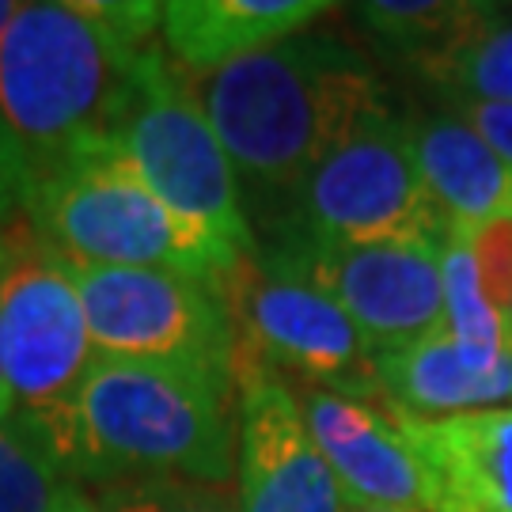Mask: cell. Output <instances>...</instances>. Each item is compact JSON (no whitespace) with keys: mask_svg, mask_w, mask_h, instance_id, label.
I'll use <instances>...</instances> for the list:
<instances>
[{"mask_svg":"<svg viewBox=\"0 0 512 512\" xmlns=\"http://www.w3.org/2000/svg\"><path fill=\"white\" fill-rule=\"evenodd\" d=\"M194 84L255 232L365 118L391 110L372 61L327 27H308Z\"/></svg>","mask_w":512,"mask_h":512,"instance_id":"1","label":"cell"},{"mask_svg":"<svg viewBox=\"0 0 512 512\" xmlns=\"http://www.w3.org/2000/svg\"><path fill=\"white\" fill-rule=\"evenodd\" d=\"M164 27L156 0L23 4L0 38V110L35 179L110 148L133 69Z\"/></svg>","mask_w":512,"mask_h":512,"instance_id":"2","label":"cell"},{"mask_svg":"<svg viewBox=\"0 0 512 512\" xmlns=\"http://www.w3.org/2000/svg\"><path fill=\"white\" fill-rule=\"evenodd\" d=\"M80 490L118 478H186L228 490L239 459V387L167 365L95 357L50 433Z\"/></svg>","mask_w":512,"mask_h":512,"instance_id":"3","label":"cell"},{"mask_svg":"<svg viewBox=\"0 0 512 512\" xmlns=\"http://www.w3.org/2000/svg\"><path fill=\"white\" fill-rule=\"evenodd\" d=\"M23 213L69 266L171 270L220 285L243 262L186 224L114 145L35 179Z\"/></svg>","mask_w":512,"mask_h":512,"instance_id":"4","label":"cell"},{"mask_svg":"<svg viewBox=\"0 0 512 512\" xmlns=\"http://www.w3.org/2000/svg\"><path fill=\"white\" fill-rule=\"evenodd\" d=\"M110 145L202 236L217 239L236 258L258 255L243 186L205 114L198 84L160 42L148 46L133 69Z\"/></svg>","mask_w":512,"mask_h":512,"instance_id":"5","label":"cell"},{"mask_svg":"<svg viewBox=\"0 0 512 512\" xmlns=\"http://www.w3.org/2000/svg\"><path fill=\"white\" fill-rule=\"evenodd\" d=\"M0 361L16 414L50 437L95 365L84 300L65 258L27 213L0 220Z\"/></svg>","mask_w":512,"mask_h":512,"instance_id":"6","label":"cell"},{"mask_svg":"<svg viewBox=\"0 0 512 512\" xmlns=\"http://www.w3.org/2000/svg\"><path fill=\"white\" fill-rule=\"evenodd\" d=\"M296 232L327 243H444L448 220L421 183L406 118H365L255 236Z\"/></svg>","mask_w":512,"mask_h":512,"instance_id":"7","label":"cell"},{"mask_svg":"<svg viewBox=\"0 0 512 512\" xmlns=\"http://www.w3.org/2000/svg\"><path fill=\"white\" fill-rule=\"evenodd\" d=\"M95 357L202 372L239 387L243 346L213 281L171 270L73 266Z\"/></svg>","mask_w":512,"mask_h":512,"instance_id":"8","label":"cell"},{"mask_svg":"<svg viewBox=\"0 0 512 512\" xmlns=\"http://www.w3.org/2000/svg\"><path fill=\"white\" fill-rule=\"evenodd\" d=\"M220 289L236 319L243 365L255 361L289 384L300 380L304 387L384 406L376 376L380 353L327 293L258 255L243 258Z\"/></svg>","mask_w":512,"mask_h":512,"instance_id":"9","label":"cell"},{"mask_svg":"<svg viewBox=\"0 0 512 512\" xmlns=\"http://www.w3.org/2000/svg\"><path fill=\"white\" fill-rule=\"evenodd\" d=\"M258 258L327 293L376 353L444 327L440 243H327L274 232L258 236Z\"/></svg>","mask_w":512,"mask_h":512,"instance_id":"10","label":"cell"},{"mask_svg":"<svg viewBox=\"0 0 512 512\" xmlns=\"http://www.w3.org/2000/svg\"><path fill=\"white\" fill-rule=\"evenodd\" d=\"M239 512H349L346 490L315 448L289 380L266 365L239 368Z\"/></svg>","mask_w":512,"mask_h":512,"instance_id":"11","label":"cell"},{"mask_svg":"<svg viewBox=\"0 0 512 512\" xmlns=\"http://www.w3.org/2000/svg\"><path fill=\"white\" fill-rule=\"evenodd\" d=\"M315 448L342 482L349 505L365 509L433 512L429 475L414 444L406 440L399 414L380 403L334 395L323 387H296Z\"/></svg>","mask_w":512,"mask_h":512,"instance_id":"12","label":"cell"},{"mask_svg":"<svg viewBox=\"0 0 512 512\" xmlns=\"http://www.w3.org/2000/svg\"><path fill=\"white\" fill-rule=\"evenodd\" d=\"M384 406L403 418H459L512 406V342L475 346L448 330L376 357Z\"/></svg>","mask_w":512,"mask_h":512,"instance_id":"13","label":"cell"},{"mask_svg":"<svg viewBox=\"0 0 512 512\" xmlns=\"http://www.w3.org/2000/svg\"><path fill=\"white\" fill-rule=\"evenodd\" d=\"M433 490V512H512V406L459 418H403Z\"/></svg>","mask_w":512,"mask_h":512,"instance_id":"14","label":"cell"},{"mask_svg":"<svg viewBox=\"0 0 512 512\" xmlns=\"http://www.w3.org/2000/svg\"><path fill=\"white\" fill-rule=\"evenodd\" d=\"M334 12L327 0H171L160 46L186 76H209L315 27Z\"/></svg>","mask_w":512,"mask_h":512,"instance_id":"15","label":"cell"},{"mask_svg":"<svg viewBox=\"0 0 512 512\" xmlns=\"http://www.w3.org/2000/svg\"><path fill=\"white\" fill-rule=\"evenodd\" d=\"M414 164L452 232L512 220V164L501 160L456 110L406 118Z\"/></svg>","mask_w":512,"mask_h":512,"instance_id":"16","label":"cell"},{"mask_svg":"<svg viewBox=\"0 0 512 512\" xmlns=\"http://www.w3.org/2000/svg\"><path fill=\"white\" fill-rule=\"evenodd\" d=\"M414 76L437 88L444 103H512V8L486 4V12Z\"/></svg>","mask_w":512,"mask_h":512,"instance_id":"17","label":"cell"},{"mask_svg":"<svg viewBox=\"0 0 512 512\" xmlns=\"http://www.w3.org/2000/svg\"><path fill=\"white\" fill-rule=\"evenodd\" d=\"M349 12L387 61H399L414 73L425 61L444 54L486 12V4L482 0H368V4H353Z\"/></svg>","mask_w":512,"mask_h":512,"instance_id":"18","label":"cell"},{"mask_svg":"<svg viewBox=\"0 0 512 512\" xmlns=\"http://www.w3.org/2000/svg\"><path fill=\"white\" fill-rule=\"evenodd\" d=\"M76 490L35 421L0 418V512H57Z\"/></svg>","mask_w":512,"mask_h":512,"instance_id":"19","label":"cell"},{"mask_svg":"<svg viewBox=\"0 0 512 512\" xmlns=\"http://www.w3.org/2000/svg\"><path fill=\"white\" fill-rule=\"evenodd\" d=\"M440 285H444V327L459 342L475 346H509L512 330L482 293L475 255L463 232H448L440 243Z\"/></svg>","mask_w":512,"mask_h":512,"instance_id":"20","label":"cell"},{"mask_svg":"<svg viewBox=\"0 0 512 512\" xmlns=\"http://www.w3.org/2000/svg\"><path fill=\"white\" fill-rule=\"evenodd\" d=\"M99 512H239V501L220 486L186 478H118L88 490Z\"/></svg>","mask_w":512,"mask_h":512,"instance_id":"21","label":"cell"},{"mask_svg":"<svg viewBox=\"0 0 512 512\" xmlns=\"http://www.w3.org/2000/svg\"><path fill=\"white\" fill-rule=\"evenodd\" d=\"M475 255V270L482 281V293L497 308V315L509 323L512 315V220H494L463 232ZM512 330V327H509Z\"/></svg>","mask_w":512,"mask_h":512,"instance_id":"22","label":"cell"},{"mask_svg":"<svg viewBox=\"0 0 512 512\" xmlns=\"http://www.w3.org/2000/svg\"><path fill=\"white\" fill-rule=\"evenodd\" d=\"M35 190V167L27 148L19 145L16 129L8 126L4 110H0V220L16 217L31 202Z\"/></svg>","mask_w":512,"mask_h":512,"instance_id":"23","label":"cell"},{"mask_svg":"<svg viewBox=\"0 0 512 512\" xmlns=\"http://www.w3.org/2000/svg\"><path fill=\"white\" fill-rule=\"evenodd\" d=\"M501 160L512 164V103H448Z\"/></svg>","mask_w":512,"mask_h":512,"instance_id":"24","label":"cell"},{"mask_svg":"<svg viewBox=\"0 0 512 512\" xmlns=\"http://www.w3.org/2000/svg\"><path fill=\"white\" fill-rule=\"evenodd\" d=\"M16 414V399H12V387L4 376V361H0V418H12Z\"/></svg>","mask_w":512,"mask_h":512,"instance_id":"25","label":"cell"},{"mask_svg":"<svg viewBox=\"0 0 512 512\" xmlns=\"http://www.w3.org/2000/svg\"><path fill=\"white\" fill-rule=\"evenodd\" d=\"M57 512H99V509H95V501L88 497V490H76V494L69 497Z\"/></svg>","mask_w":512,"mask_h":512,"instance_id":"26","label":"cell"},{"mask_svg":"<svg viewBox=\"0 0 512 512\" xmlns=\"http://www.w3.org/2000/svg\"><path fill=\"white\" fill-rule=\"evenodd\" d=\"M19 8H23V4H16V0H0V38L8 35V27H12V19L19 16Z\"/></svg>","mask_w":512,"mask_h":512,"instance_id":"27","label":"cell"},{"mask_svg":"<svg viewBox=\"0 0 512 512\" xmlns=\"http://www.w3.org/2000/svg\"><path fill=\"white\" fill-rule=\"evenodd\" d=\"M349 512H421V509H365V505H353Z\"/></svg>","mask_w":512,"mask_h":512,"instance_id":"28","label":"cell"},{"mask_svg":"<svg viewBox=\"0 0 512 512\" xmlns=\"http://www.w3.org/2000/svg\"><path fill=\"white\" fill-rule=\"evenodd\" d=\"M509 327H512V315H509Z\"/></svg>","mask_w":512,"mask_h":512,"instance_id":"29","label":"cell"}]
</instances>
